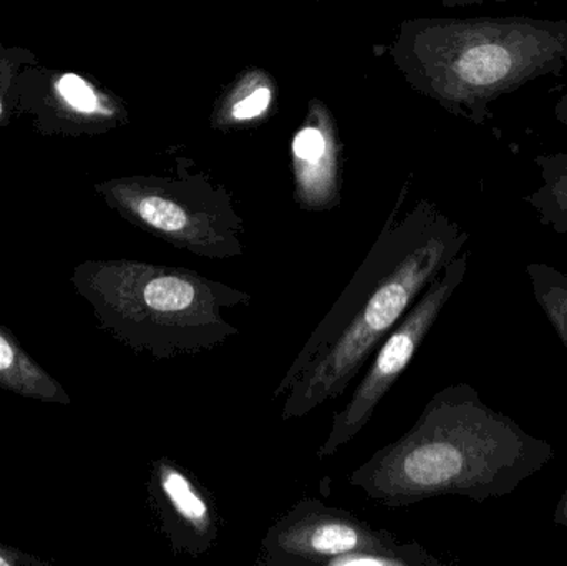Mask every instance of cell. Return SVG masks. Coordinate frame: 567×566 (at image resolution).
<instances>
[{
  "mask_svg": "<svg viewBox=\"0 0 567 566\" xmlns=\"http://www.w3.org/2000/svg\"><path fill=\"white\" fill-rule=\"evenodd\" d=\"M275 99L276 83L268 72L245 70L215 103L212 126L219 132H231L256 125L271 112Z\"/></svg>",
  "mask_w": 567,
  "mask_h": 566,
  "instance_id": "11",
  "label": "cell"
},
{
  "mask_svg": "<svg viewBox=\"0 0 567 566\" xmlns=\"http://www.w3.org/2000/svg\"><path fill=\"white\" fill-rule=\"evenodd\" d=\"M96 195L130 225L198 258L226 261L245 255V219L226 186L179 159L173 176L132 175L96 183Z\"/></svg>",
  "mask_w": 567,
  "mask_h": 566,
  "instance_id": "5",
  "label": "cell"
},
{
  "mask_svg": "<svg viewBox=\"0 0 567 566\" xmlns=\"http://www.w3.org/2000/svg\"><path fill=\"white\" fill-rule=\"evenodd\" d=\"M329 566H445L419 542H396L389 547L372 548L333 558Z\"/></svg>",
  "mask_w": 567,
  "mask_h": 566,
  "instance_id": "15",
  "label": "cell"
},
{
  "mask_svg": "<svg viewBox=\"0 0 567 566\" xmlns=\"http://www.w3.org/2000/svg\"><path fill=\"white\" fill-rule=\"evenodd\" d=\"M389 55L420 95L485 123L503 96L565 70L567 20L415 17L400 23Z\"/></svg>",
  "mask_w": 567,
  "mask_h": 566,
  "instance_id": "3",
  "label": "cell"
},
{
  "mask_svg": "<svg viewBox=\"0 0 567 566\" xmlns=\"http://www.w3.org/2000/svg\"><path fill=\"white\" fill-rule=\"evenodd\" d=\"M0 566H50V564L35 555L0 544Z\"/></svg>",
  "mask_w": 567,
  "mask_h": 566,
  "instance_id": "17",
  "label": "cell"
},
{
  "mask_svg": "<svg viewBox=\"0 0 567 566\" xmlns=\"http://www.w3.org/2000/svg\"><path fill=\"white\" fill-rule=\"evenodd\" d=\"M542 185L525 202L533 206L543 225L567 235V153L536 158Z\"/></svg>",
  "mask_w": 567,
  "mask_h": 566,
  "instance_id": "13",
  "label": "cell"
},
{
  "mask_svg": "<svg viewBox=\"0 0 567 566\" xmlns=\"http://www.w3.org/2000/svg\"><path fill=\"white\" fill-rule=\"evenodd\" d=\"M553 521H555V524L559 525V527L567 528V488L565 494L561 495V498H559L558 505H556Z\"/></svg>",
  "mask_w": 567,
  "mask_h": 566,
  "instance_id": "19",
  "label": "cell"
},
{
  "mask_svg": "<svg viewBox=\"0 0 567 566\" xmlns=\"http://www.w3.org/2000/svg\"><path fill=\"white\" fill-rule=\"evenodd\" d=\"M16 96L19 116H32L42 136L105 135L130 120L120 96L72 70L29 65L17 79Z\"/></svg>",
  "mask_w": 567,
  "mask_h": 566,
  "instance_id": "7",
  "label": "cell"
},
{
  "mask_svg": "<svg viewBox=\"0 0 567 566\" xmlns=\"http://www.w3.org/2000/svg\"><path fill=\"white\" fill-rule=\"evenodd\" d=\"M555 459V445L489 408L473 385L456 382L433 394L415 424L347 481L389 508L446 495L485 504L512 495Z\"/></svg>",
  "mask_w": 567,
  "mask_h": 566,
  "instance_id": "2",
  "label": "cell"
},
{
  "mask_svg": "<svg viewBox=\"0 0 567 566\" xmlns=\"http://www.w3.org/2000/svg\"><path fill=\"white\" fill-rule=\"evenodd\" d=\"M39 55L20 45H3L0 40V128L19 119L17 112L16 85L20 72L29 65H37Z\"/></svg>",
  "mask_w": 567,
  "mask_h": 566,
  "instance_id": "16",
  "label": "cell"
},
{
  "mask_svg": "<svg viewBox=\"0 0 567 566\" xmlns=\"http://www.w3.org/2000/svg\"><path fill=\"white\" fill-rule=\"evenodd\" d=\"M0 389L45 402V404L70 405L65 389L20 346L12 331L0 325Z\"/></svg>",
  "mask_w": 567,
  "mask_h": 566,
  "instance_id": "12",
  "label": "cell"
},
{
  "mask_svg": "<svg viewBox=\"0 0 567 566\" xmlns=\"http://www.w3.org/2000/svg\"><path fill=\"white\" fill-rule=\"evenodd\" d=\"M555 116L559 123L567 125V92L559 99L555 106Z\"/></svg>",
  "mask_w": 567,
  "mask_h": 566,
  "instance_id": "20",
  "label": "cell"
},
{
  "mask_svg": "<svg viewBox=\"0 0 567 566\" xmlns=\"http://www.w3.org/2000/svg\"><path fill=\"white\" fill-rule=\"evenodd\" d=\"M468 263L470 253L463 251L446 265L400 319L399 325L383 339L372 356V362L367 364L362 381L353 389L350 401L342 411L333 414L329 435L317 449L319 461L336 455L372 421L380 402L412 364L443 309L465 281Z\"/></svg>",
  "mask_w": 567,
  "mask_h": 566,
  "instance_id": "6",
  "label": "cell"
},
{
  "mask_svg": "<svg viewBox=\"0 0 567 566\" xmlns=\"http://www.w3.org/2000/svg\"><path fill=\"white\" fill-rule=\"evenodd\" d=\"M75 291L100 329L159 361L205 354L239 335L226 309L252 296L202 272L136 259H90L73 268Z\"/></svg>",
  "mask_w": 567,
  "mask_h": 566,
  "instance_id": "4",
  "label": "cell"
},
{
  "mask_svg": "<svg viewBox=\"0 0 567 566\" xmlns=\"http://www.w3.org/2000/svg\"><path fill=\"white\" fill-rule=\"evenodd\" d=\"M339 130L326 103L312 99L292 140L293 202L303 212H332L342 199Z\"/></svg>",
  "mask_w": 567,
  "mask_h": 566,
  "instance_id": "10",
  "label": "cell"
},
{
  "mask_svg": "<svg viewBox=\"0 0 567 566\" xmlns=\"http://www.w3.org/2000/svg\"><path fill=\"white\" fill-rule=\"evenodd\" d=\"M443 7L458 9V7L485 6V3H505L509 0H439Z\"/></svg>",
  "mask_w": 567,
  "mask_h": 566,
  "instance_id": "18",
  "label": "cell"
},
{
  "mask_svg": "<svg viewBox=\"0 0 567 566\" xmlns=\"http://www.w3.org/2000/svg\"><path fill=\"white\" fill-rule=\"evenodd\" d=\"M405 193L275 389L282 421L342 398L426 286L465 251L470 233L430 199L400 215Z\"/></svg>",
  "mask_w": 567,
  "mask_h": 566,
  "instance_id": "1",
  "label": "cell"
},
{
  "mask_svg": "<svg viewBox=\"0 0 567 566\" xmlns=\"http://www.w3.org/2000/svg\"><path fill=\"white\" fill-rule=\"evenodd\" d=\"M385 528H375L353 512L302 498L281 515L262 538L258 565L329 566L333 558L396 544Z\"/></svg>",
  "mask_w": 567,
  "mask_h": 566,
  "instance_id": "8",
  "label": "cell"
},
{
  "mask_svg": "<svg viewBox=\"0 0 567 566\" xmlns=\"http://www.w3.org/2000/svg\"><path fill=\"white\" fill-rule=\"evenodd\" d=\"M150 511L173 555L199 558L218 544L221 517L212 492L172 457L153 461L146 481Z\"/></svg>",
  "mask_w": 567,
  "mask_h": 566,
  "instance_id": "9",
  "label": "cell"
},
{
  "mask_svg": "<svg viewBox=\"0 0 567 566\" xmlns=\"http://www.w3.org/2000/svg\"><path fill=\"white\" fill-rule=\"evenodd\" d=\"M526 275L536 302L551 322L567 352V275L538 261L526 266Z\"/></svg>",
  "mask_w": 567,
  "mask_h": 566,
  "instance_id": "14",
  "label": "cell"
}]
</instances>
